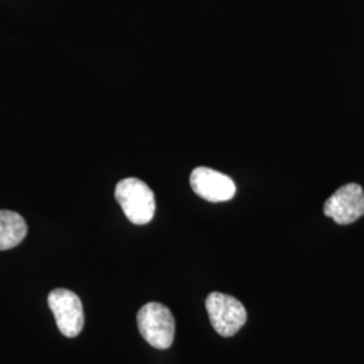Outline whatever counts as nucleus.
<instances>
[{
	"mask_svg": "<svg viewBox=\"0 0 364 364\" xmlns=\"http://www.w3.org/2000/svg\"><path fill=\"white\" fill-rule=\"evenodd\" d=\"M205 306L210 324L223 338L234 336L247 321L246 308L232 296L210 293L205 299Z\"/></svg>",
	"mask_w": 364,
	"mask_h": 364,
	"instance_id": "nucleus-3",
	"label": "nucleus"
},
{
	"mask_svg": "<svg viewBox=\"0 0 364 364\" xmlns=\"http://www.w3.org/2000/svg\"><path fill=\"white\" fill-rule=\"evenodd\" d=\"M324 213L340 225L352 224L364 215V192L358 183H347L331 196L324 204Z\"/></svg>",
	"mask_w": 364,
	"mask_h": 364,
	"instance_id": "nucleus-5",
	"label": "nucleus"
},
{
	"mask_svg": "<svg viewBox=\"0 0 364 364\" xmlns=\"http://www.w3.org/2000/svg\"><path fill=\"white\" fill-rule=\"evenodd\" d=\"M115 198L126 218L136 225L153 220L156 213V197L147 183L139 178H124L115 188Z\"/></svg>",
	"mask_w": 364,
	"mask_h": 364,
	"instance_id": "nucleus-1",
	"label": "nucleus"
},
{
	"mask_svg": "<svg viewBox=\"0 0 364 364\" xmlns=\"http://www.w3.org/2000/svg\"><path fill=\"white\" fill-rule=\"evenodd\" d=\"M191 186L196 195L210 203L230 201L236 195V185L228 176L204 166L192 171Z\"/></svg>",
	"mask_w": 364,
	"mask_h": 364,
	"instance_id": "nucleus-6",
	"label": "nucleus"
},
{
	"mask_svg": "<svg viewBox=\"0 0 364 364\" xmlns=\"http://www.w3.org/2000/svg\"><path fill=\"white\" fill-rule=\"evenodd\" d=\"M26 235V221L19 213L0 210V251L19 246Z\"/></svg>",
	"mask_w": 364,
	"mask_h": 364,
	"instance_id": "nucleus-7",
	"label": "nucleus"
},
{
	"mask_svg": "<svg viewBox=\"0 0 364 364\" xmlns=\"http://www.w3.org/2000/svg\"><path fill=\"white\" fill-rule=\"evenodd\" d=\"M138 328L142 338L156 350H168L174 341L176 321L162 304L149 302L138 312Z\"/></svg>",
	"mask_w": 364,
	"mask_h": 364,
	"instance_id": "nucleus-2",
	"label": "nucleus"
},
{
	"mask_svg": "<svg viewBox=\"0 0 364 364\" xmlns=\"http://www.w3.org/2000/svg\"><path fill=\"white\" fill-rule=\"evenodd\" d=\"M48 304L55 317L60 332L66 338H76L84 326V309L76 293L68 289H54Z\"/></svg>",
	"mask_w": 364,
	"mask_h": 364,
	"instance_id": "nucleus-4",
	"label": "nucleus"
}]
</instances>
